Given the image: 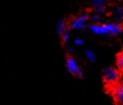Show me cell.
Returning a JSON list of instances; mask_svg holds the SVG:
<instances>
[{"instance_id": "cell-1", "label": "cell", "mask_w": 123, "mask_h": 105, "mask_svg": "<svg viewBox=\"0 0 123 105\" xmlns=\"http://www.w3.org/2000/svg\"><path fill=\"white\" fill-rule=\"evenodd\" d=\"M89 30L97 35H118L122 31V26L119 24L108 23L104 25L93 24L89 25Z\"/></svg>"}, {"instance_id": "cell-2", "label": "cell", "mask_w": 123, "mask_h": 105, "mask_svg": "<svg viewBox=\"0 0 123 105\" xmlns=\"http://www.w3.org/2000/svg\"><path fill=\"white\" fill-rule=\"evenodd\" d=\"M103 79L107 83H114L118 80L119 74L116 69L113 67H106L103 71Z\"/></svg>"}, {"instance_id": "cell-3", "label": "cell", "mask_w": 123, "mask_h": 105, "mask_svg": "<svg viewBox=\"0 0 123 105\" xmlns=\"http://www.w3.org/2000/svg\"><path fill=\"white\" fill-rule=\"evenodd\" d=\"M89 16L88 14H82L77 19H75L71 24V28L76 30H83L86 28V23L88 21Z\"/></svg>"}, {"instance_id": "cell-4", "label": "cell", "mask_w": 123, "mask_h": 105, "mask_svg": "<svg viewBox=\"0 0 123 105\" xmlns=\"http://www.w3.org/2000/svg\"><path fill=\"white\" fill-rule=\"evenodd\" d=\"M66 69L70 73H74L75 74L77 71H78L80 70L79 66L77 64V62L72 58L69 57L66 59Z\"/></svg>"}, {"instance_id": "cell-5", "label": "cell", "mask_w": 123, "mask_h": 105, "mask_svg": "<svg viewBox=\"0 0 123 105\" xmlns=\"http://www.w3.org/2000/svg\"><path fill=\"white\" fill-rule=\"evenodd\" d=\"M114 97L117 105H123V85L117 86L114 89Z\"/></svg>"}, {"instance_id": "cell-6", "label": "cell", "mask_w": 123, "mask_h": 105, "mask_svg": "<svg viewBox=\"0 0 123 105\" xmlns=\"http://www.w3.org/2000/svg\"><path fill=\"white\" fill-rule=\"evenodd\" d=\"M114 19L117 22H120L123 19V7L120 6H117L114 10Z\"/></svg>"}, {"instance_id": "cell-7", "label": "cell", "mask_w": 123, "mask_h": 105, "mask_svg": "<svg viewBox=\"0 0 123 105\" xmlns=\"http://www.w3.org/2000/svg\"><path fill=\"white\" fill-rule=\"evenodd\" d=\"M66 28V26L65 21L62 19H60L59 21L58 22V24H57V28H56L58 35L59 36H62V35L63 34Z\"/></svg>"}, {"instance_id": "cell-8", "label": "cell", "mask_w": 123, "mask_h": 105, "mask_svg": "<svg viewBox=\"0 0 123 105\" xmlns=\"http://www.w3.org/2000/svg\"><path fill=\"white\" fill-rule=\"evenodd\" d=\"M107 2L105 0H92L91 4L96 9V8H99V7H104L105 5H106Z\"/></svg>"}, {"instance_id": "cell-9", "label": "cell", "mask_w": 123, "mask_h": 105, "mask_svg": "<svg viewBox=\"0 0 123 105\" xmlns=\"http://www.w3.org/2000/svg\"><path fill=\"white\" fill-rule=\"evenodd\" d=\"M70 37V27H66L63 34L62 35V41L64 44H66L69 40Z\"/></svg>"}, {"instance_id": "cell-10", "label": "cell", "mask_w": 123, "mask_h": 105, "mask_svg": "<svg viewBox=\"0 0 123 105\" xmlns=\"http://www.w3.org/2000/svg\"><path fill=\"white\" fill-rule=\"evenodd\" d=\"M85 53H86V58H87L89 62H93L95 61L96 56H95V53L94 52L91 51L90 50H88V49H86V50H85Z\"/></svg>"}, {"instance_id": "cell-11", "label": "cell", "mask_w": 123, "mask_h": 105, "mask_svg": "<svg viewBox=\"0 0 123 105\" xmlns=\"http://www.w3.org/2000/svg\"><path fill=\"white\" fill-rule=\"evenodd\" d=\"M117 65L120 70H123V53L119 54L117 58Z\"/></svg>"}, {"instance_id": "cell-12", "label": "cell", "mask_w": 123, "mask_h": 105, "mask_svg": "<svg viewBox=\"0 0 123 105\" xmlns=\"http://www.w3.org/2000/svg\"><path fill=\"white\" fill-rule=\"evenodd\" d=\"M91 21L94 23H95V24H97V23H98L99 21H100V17L99 15H97V14H94V15H92L91 16Z\"/></svg>"}, {"instance_id": "cell-13", "label": "cell", "mask_w": 123, "mask_h": 105, "mask_svg": "<svg viewBox=\"0 0 123 105\" xmlns=\"http://www.w3.org/2000/svg\"><path fill=\"white\" fill-rule=\"evenodd\" d=\"M94 12L97 15H100L103 14L105 12V7H99V8H96L94 10Z\"/></svg>"}, {"instance_id": "cell-14", "label": "cell", "mask_w": 123, "mask_h": 105, "mask_svg": "<svg viewBox=\"0 0 123 105\" xmlns=\"http://www.w3.org/2000/svg\"><path fill=\"white\" fill-rule=\"evenodd\" d=\"M74 42L75 45H77V46H81V45H83V43H84L83 40L81 39H79V38L75 39L74 41Z\"/></svg>"}, {"instance_id": "cell-15", "label": "cell", "mask_w": 123, "mask_h": 105, "mask_svg": "<svg viewBox=\"0 0 123 105\" xmlns=\"http://www.w3.org/2000/svg\"><path fill=\"white\" fill-rule=\"evenodd\" d=\"M74 75H75L77 78H82L83 76V71L81 70H79L76 72V73H75Z\"/></svg>"}, {"instance_id": "cell-16", "label": "cell", "mask_w": 123, "mask_h": 105, "mask_svg": "<svg viewBox=\"0 0 123 105\" xmlns=\"http://www.w3.org/2000/svg\"><path fill=\"white\" fill-rule=\"evenodd\" d=\"M67 51H69V53H74V49L72 48V47L69 46V47H67Z\"/></svg>"}]
</instances>
